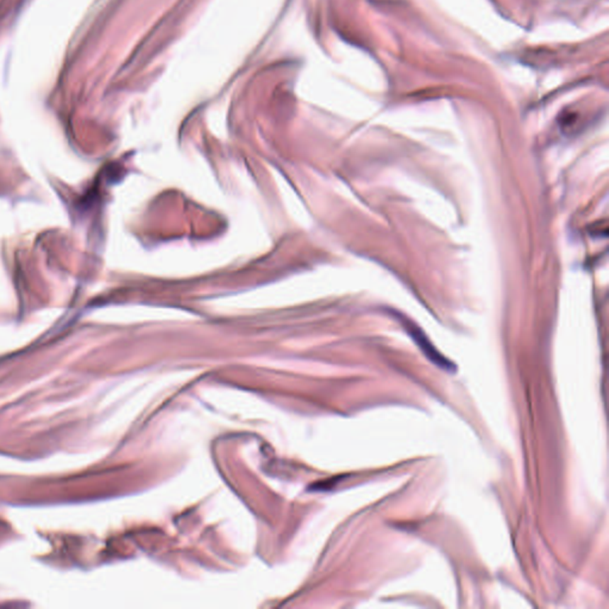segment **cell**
Segmentation results:
<instances>
[{
  "instance_id": "cell-1",
  "label": "cell",
  "mask_w": 609,
  "mask_h": 609,
  "mask_svg": "<svg viewBox=\"0 0 609 609\" xmlns=\"http://www.w3.org/2000/svg\"><path fill=\"white\" fill-rule=\"evenodd\" d=\"M404 326L406 327V330H407L409 334H411V337L416 343V346H419L421 351L425 353V356L428 357L432 363H435L437 367L444 369L446 372H453V370L456 369V367L449 360H446L445 357L440 355L439 351L435 349V346H432L430 341L426 338V336L423 334V331L420 330L419 327H416L409 320H406L405 323H404Z\"/></svg>"
}]
</instances>
